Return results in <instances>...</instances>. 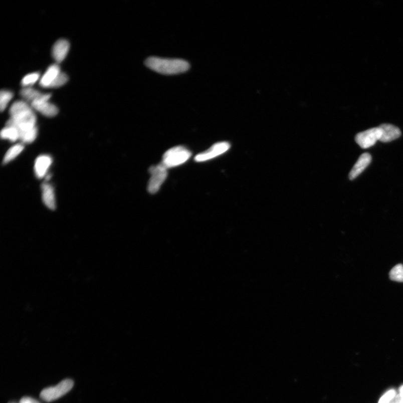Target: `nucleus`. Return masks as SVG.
I'll return each mask as SVG.
<instances>
[{"label": "nucleus", "mask_w": 403, "mask_h": 403, "mask_svg": "<svg viewBox=\"0 0 403 403\" xmlns=\"http://www.w3.org/2000/svg\"><path fill=\"white\" fill-rule=\"evenodd\" d=\"M396 396V392L395 390H391L388 391L381 397L378 403H390L393 399H394Z\"/></svg>", "instance_id": "obj_23"}, {"label": "nucleus", "mask_w": 403, "mask_h": 403, "mask_svg": "<svg viewBox=\"0 0 403 403\" xmlns=\"http://www.w3.org/2000/svg\"><path fill=\"white\" fill-rule=\"evenodd\" d=\"M149 172L151 177L148 181L147 189L150 193L155 194L159 191L166 178L167 168L161 162L159 164L151 166Z\"/></svg>", "instance_id": "obj_5"}, {"label": "nucleus", "mask_w": 403, "mask_h": 403, "mask_svg": "<svg viewBox=\"0 0 403 403\" xmlns=\"http://www.w3.org/2000/svg\"><path fill=\"white\" fill-rule=\"evenodd\" d=\"M11 118L7 126L16 127L19 133L25 132L36 127L37 118L32 107L25 101H17L10 109Z\"/></svg>", "instance_id": "obj_1"}, {"label": "nucleus", "mask_w": 403, "mask_h": 403, "mask_svg": "<svg viewBox=\"0 0 403 403\" xmlns=\"http://www.w3.org/2000/svg\"><path fill=\"white\" fill-rule=\"evenodd\" d=\"M40 78V74L34 73L26 75L22 80V85L25 88L31 87L35 84Z\"/></svg>", "instance_id": "obj_21"}, {"label": "nucleus", "mask_w": 403, "mask_h": 403, "mask_svg": "<svg viewBox=\"0 0 403 403\" xmlns=\"http://www.w3.org/2000/svg\"><path fill=\"white\" fill-rule=\"evenodd\" d=\"M145 65L153 71L162 75H171L185 73L190 68L188 62L179 59H164L150 57L145 62Z\"/></svg>", "instance_id": "obj_2"}, {"label": "nucleus", "mask_w": 403, "mask_h": 403, "mask_svg": "<svg viewBox=\"0 0 403 403\" xmlns=\"http://www.w3.org/2000/svg\"><path fill=\"white\" fill-rule=\"evenodd\" d=\"M371 160L372 157L368 153H364L359 156L356 164L353 166L351 172H349V179L352 180L356 179L370 164Z\"/></svg>", "instance_id": "obj_9"}, {"label": "nucleus", "mask_w": 403, "mask_h": 403, "mask_svg": "<svg viewBox=\"0 0 403 403\" xmlns=\"http://www.w3.org/2000/svg\"><path fill=\"white\" fill-rule=\"evenodd\" d=\"M69 80L68 76L65 73H61L57 77L50 88H57L64 85Z\"/></svg>", "instance_id": "obj_22"}, {"label": "nucleus", "mask_w": 403, "mask_h": 403, "mask_svg": "<svg viewBox=\"0 0 403 403\" xmlns=\"http://www.w3.org/2000/svg\"><path fill=\"white\" fill-rule=\"evenodd\" d=\"M381 130L380 127H375L359 133L355 137V141L362 148L370 147L380 140Z\"/></svg>", "instance_id": "obj_6"}, {"label": "nucleus", "mask_w": 403, "mask_h": 403, "mask_svg": "<svg viewBox=\"0 0 403 403\" xmlns=\"http://www.w3.org/2000/svg\"><path fill=\"white\" fill-rule=\"evenodd\" d=\"M381 130L380 141L388 142L396 140L400 137L401 132L400 129L391 124H382L379 126Z\"/></svg>", "instance_id": "obj_10"}, {"label": "nucleus", "mask_w": 403, "mask_h": 403, "mask_svg": "<svg viewBox=\"0 0 403 403\" xmlns=\"http://www.w3.org/2000/svg\"><path fill=\"white\" fill-rule=\"evenodd\" d=\"M21 95L23 98L32 103L34 101L40 99L43 94L31 87H28L21 90Z\"/></svg>", "instance_id": "obj_17"}, {"label": "nucleus", "mask_w": 403, "mask_h": 403, "mask_svg": "<svg viewBox=\"0 0 403 403\" xmlns=\"http://www.w3.org/2000/svg\"><path fill=\"white\" fill-rule=\"evenodd\" d=\"M42 199L48 208L54 210L56 209V199L54 189L48 183L42 185Z\"/></svg>", "instance_id": "obj_14"}, {"label": "nucleus", "mask_w": 403, "mask_h": 403, "mask_svg": "<svg viewBox=\"0 0 403 403\" xmlns=\"http://www.w3.org/2000/svg\"><path fill=\"white\" fill-rule=\"evenodd\" d=\"M13 93L11 91L2 90L0 93V109L3 112L13 97Z\"/></svg>", "instance_id": "obj_19"}, {"label": "nucleus", "mask_w": 403, "mask_h": 403, "mask_svg": "<svg viewBox=\"0 0 403 403\" xmlns=\"http://www.w3.org/2000/svg\"><path fill=\"white\" fill-rule=\"evenodd\" d=\"M51 97L50 94H45L31 103V107L42 113L43 116L53 117L59 113V109L55 105L49 102Z\"/></svg>", "instance_id": "obj_7"}, {"label": "nucleus", "mask_w": 403, "mask_h": 403, "mask_svg": "<svg viewBox=\"0 0 403 403\" xmlns=\"http://www.w3.org/2000/svg\"><path fill=\"white\" fill-rule=\"evenodd\" d=\"M9 403H16V402H9Z\"/></svg>", "instance_id": "obj_26"}, {"label": "nucleus", "mask_w": 403, "mask_h": 403, "mask_svg": "<svg viewBox=\"0 0 403 403\" xmlns=\"http://www.w3.org/2000/svg\"><path fill=\"white\" fill-rule=\"evenodd\" d=\"M191 155V152L184 146L174 147L165 152L162 163L168 169L184 164Z\"/></svg>", "instance_id": "obj_3"}, {"label": "nucleus", "mask_w": 403, "mask_h": 403, "mask_svg": "<svg viewBox=\"0 0 403 403\" xmlns=\"http://www.w3.org/2000/svg\"><path fill=\"white\" fill-rule=\"evenodd\" d=\"M389 276L392 281L403 282V266L401 264L397 265L390 272Z\"/></svg>", "instance_id": "obj_20"}, {"label": "nucleus", "mask_w": 403, "mask_h": 403, "mask_svg": "<svg viewBox=\"0 0 403 403\" xmlns=\"http://www.w3.org/2000/svg\"><path fill=\"white\" fill-rule=\"evenodd\" d=\"M230 148V143L228 142H220L215 143L209 150L199 153L196 155L194 160L196 162H203L214 159V158L222 155Z\"/></svg>", "instance_id": "obj_8"}, {"label": "nucleus", "mask_w": 403, "mask_h": 403, "mask_svg": "<svg viewBox=\"0 0 403 403\" xmlns=\"http://www.w3.org/2000/svg\"><path fill=\"white\" fill-rule=\"evenodd\" d=\"M70 50V43L64 39L57 41L52 49V56L57 63L63 61Z\"/></svg>", "instance_id": "obj_11"}, {"label": "nucleus", "mask_w": 403, "mask_h": 403, "mask_svg": "<svg viewBox=\"0 0 403 403\" xmlns=\"http://www.w3.org/2000/svg\"><path fill=\"white\" fill-rule=\"evenodd\" d=\"M60 73V67L58 65L54 64L50 66L41 79V86L43 88H50Z\"/></svg>", "instance_id": "obj_13"}, {"label": "nucleus", "mask_w": 403, "mask_h": 403, "mask_svg": "<svg viewBox=\"0 0 403 403\" xmlns=\"http://www.w3.org/2000/svg\"><path fill=\"white\" fill-rule=\"evenodd\" d=\"M73 386V380L71 379H66L56 386L44 388L41 392L40 397L44 401L51 402L65 395L70 391Z\"/></svg>", "instance_id": "obj_4"}, {"label": "nucleus", "mask_w": 403, "mask_h": 403, "mask_svg": "<svg viewBox=\"0 0 403 403\" xmlns=\"http://www.w3.org/2000/svg\"><path fill=\"white\" fill-rule=\"evenodd\" d=\"M52 163V158L49 155H41L37 157L35 164V171L38 178L42 179L47 176Z\"/></svg>", "instance_id": "obj_12"}, {"label": "nucleus", "mask_w": 403, "mask_h": 403, "mask_svg": "<svg viewBox=\"0 0 403 403\" xmlns=\"http://www.w3.org/2000/svg\"><path fill=\"white\" fill-rule=\"evenodd\" d=\"M1 137L12 142H16L20 139V133L18 129L12 126H7L2 129Z\"/></svg>", "instance_id": "obj_15"}, {"label": "nucleus", "mask_w": 403, "mask_h": 403, "mask_svg": "<svg viewBox=\"0 0 403 403\" xmlns=\"http://www.w3.org/2000/svg\"><path fill=\"white\" fill-rule=\"evenodd\" d=\"M19 403H40L37 400L31 397H23Z\"/></svg>", "instance_id": "obj_24"}, {"label": "nucleus", "mask_w": 403, "mask_h": 403, "mask_svg": "<svg viewBox=\"0 0 403 403\" xmlns=\"http://www.w3.org/2000/svg\"><path fill=\"white\" fill-rule=\"evenodd\" d=\"M399 392H400L399 395L400 396L402 400H403V385L400 388Z\"/></svg>", "instance_id": "obj_25"}, {"label": "nucleus", "mask_w": 403, "mask_h": 403, "mask_svg": "<svg viewBox=\"0 0 403 403\" xmlns=\"http://www.w3.org/2000/svg\"><path fill=\"white\" fill-rule=\"evenodd\" d=\"M38 129L37 127L25 132L20 133V139L23 143H30L35 141L37 137Z\"/></svg>", "instance_id": "obj_18"}, {"label": "nucleus", "mask_w": 403, "mask_h": 403, "mask_svg": "<svg viewBox=\"0 0 403 403\" xmlns=\"http://www.w3.org/2000/svg\"><path fill=\"white\" fill-rule=\"evenodd\" d=\"M25 146L22 144H17L13 146L7 151L5 155L3 160L4 164L11 162L19 155L23 151Z\"/></svg>", "instance_id": "obj_16"}]
</instances>
